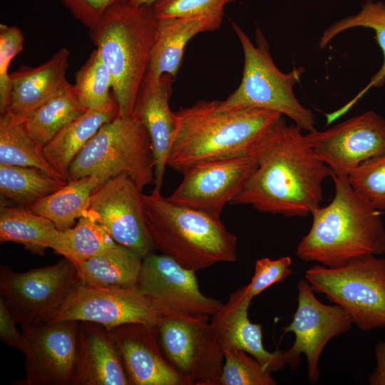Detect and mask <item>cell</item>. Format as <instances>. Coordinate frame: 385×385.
<instances>
[{
    "label": "cell",
    "mask_w": 385,
    "mask_h": 385,
    "mask_svg": "<svg viewBox=\"0 0 385 385\" xmlns=\"http://www.w3.org/2000/svg\"><path fill=\"white\" fill-rule=\"evenodd\" d=\"M297 125L282 116L255 148L258 166L231 205L261 212L306 217L320 207L330 168L319 160Z\"/></svg>",
    "instance_id": "cell-1"
},
{
    "label": "cell",
    "mask_w": 385,
    "mask_h": 385,
    "mask_svg": "<svg viewBox=\"0 0 385 385\" xmlns=\"http://www.w3.org/2000/svg\"><path fill=\"white\" fill-rule=\"evenodd\" d=\"M175 130L167 165L180 173L210 161L253 155L282 114L257 108H226L200 101L174 112Z\"/></svg>",
    "instance_id": "cell-2"
},
{
    "label": "cell",
    "mask_w": 385,
    "mask_h": 385,
    "mask_svg": "<svg viewBox=\"0 0 385 385\" xmlns=\"http://www.w3.org/2000/svg\"><path fill=\"white\" fill-rule=\"evenodd\" d=\"M331 177L334 196L327 205L311 213L312 226L298 244L297 256L337 267L366 255L384 254L385 227L380 211L356 193L347 177L332 173Z\"/></svg>",
    "instance_id": "cell-3"
},
{
    "label": "cell",
    "mask_w": 385,
    "mask_h": 385,
    "mask_svg": "<svg viewBox=\"0 0 385 385\" xmlns=\"http://www.w3.org/2000/svg\"><path fill=\"white\" fill-rule=\"evenodd\" d=\"M158 26L153 6L127 2L111 6L89 29L90 36L113 80L118 115H132L149 66Z\"/></svg>",
    "instance_id": "cell-4"
},
{
    "label": "cell",
    "mask_w": 385,
    "mask_h": 385,
    "mask_svg": "<svg viewBox=\"0 0 385 385\" xmlns=\"http://www.w3.org/2000/svg\"><path fill=\"white\" fill-rule=\"evenodd\" d=\"M145 218L157 249L197 271L237 260V238L220 217L178 205L153 190L143 195Z\"/></svg>",
    "instance_id": "cell-5"
},
{
    "label": "cell",
    "mask_w": 385,
    "mask_h": 385,
    "mask_svg": "<svg viewBox=\"0 0 385 385\" xmlns=\"http://www.w3.org/2000/svg\"><path fill=\"white\" fill-rule=\"evenodd\" d=\"M120 175L130 178L142 190L155 182L151 140L133 114L118 115L99 129L71 163L67 181L94 175L99 188Z\"/></svg>",
    "instance_id": "cell-6"
},
{
    "label": "cell",
    "mask_w": 385,
    "mask_h": 385,
    "mask_svg": "<svg viewBox=\"0 0 385 385\" xmlns=\"http://www.w3.org/2000/svg\"><path fill=\"white\" fill-rule=\"evenodd\" d=\"M244 53L241 82L225 101L226 108L252 107L284 115L295 125L308 132L316 130L315 116L296 98L293 88L304 73L302 67H294L285 73L274 64L269 44L262 32L257 29L255 45L241 27L232 23Z\"/></svg>",
    "instance_id": "cell-7"
},
{
    "label": "cell",
    "mask_w": 385,
    "mask_h": 385,
    "mask_svg": "<svg viewBox=\"0 0 385 385\" xmlns=\"http://www.w3.org/2000/svg\"><path fill=\"white\" fill-rule=\"evenodd\" d=\"M305 279L342 307L361 331L385 327V259L366 255L337 267L315 265Z\"/></svg>",
    "instance_id": "cell-8"
},
{
    "label": "cell",
    "mask_w": 385,
    "mask_h": 385,
    "mask_svg": "<svg viewBox=\"0 0 385 385\" xmlns=\"http://www.w3.org/2000/svg\"><path fill=\"white\" fill-rule=\"evenodd\" d=\"M77 267L63 257L56 264L16 272L0 267V299L22 327L49 322L80 283Z\"/></svg>",
    "instance_id": "cell-9"
},
{
    "label": "cell",
    "mask_w": 385,
    "mask_h": 385,
    "mask_svg": "<svg viewBox=\"0 0 385 385\" xmlns=\"http://www.w3.org/2000/svg\"><path fill=\"white\" fill-rule=\"evenodd\" d=\"M188 316L170 310L143 295L136 287L100 288L81 282L73 289L49 322L87 321L108 329L128 323L158 327L166 319Z\"/></svg>",
    "instance_id": "cell-10"
},
{
    "label": "cell",
    "mask_w": 385,
    "mask_h": 385,
    "mask_svg": "<svg viewBox=\"0 0 385 385\" xmlns=\"http://www.w3.org/2000/svg\"><path fill=\"white\" fill-rule=\"evenodd\" d=\"M158 327L163 351L186 385H220L224 351L209 316L168 318Z\"/></svg>",
    "instance_id": "cell-11"
},
{
    "label": "cell",
    "mask_w": 385,
    "mask_h": 385,
    "mask_svg": "<svg viewBox=\"0 0 385 385\" xmlns=\"http://www.w3.org/2000/svg\"><path fill=\"white\" fill-rule=\"evenodd\" d=\"M297 291V309L290 324L284 328V332L293 333L295 339L284 351V356L287 364L294 370L299 364L301 354H304L308 379L314 384L319 379V362L324 347L332 338L348 332L354 323L340 306L319 301L305 279L299 281Z\"/></svg>",
    "instance_id": "cell-12"
},
{
    "label": "cell",
    "mask_w": 385,
    "mask_h": 385,
    "mask_svg": "<svg viewBox=\"0 0 385 385\" xmlns=\"http://www.w3.org/2000/svg\"><path fill=\"white\" fill-rule=\"evenodd\" d=\"M79 321L22 327L24 379L17 385H76Z\"/></svg>",
    "instance_id": "cell-13"
},
{
    "label": "cell",
    "mask_w": 385,
    "mask_h": 385,
    "mask_svg": "<svg viewBox=\"0 0 385 385\" xmlns=\"http://www.w3.org/2000/svg\"><path fill=\"white\" fill-rule=\"evenodd\" d=\"M305 138L332 173L348 177L364 161L385 153V120L368 111Z\"/></svg>",
    "instance_id": "cell-14"
},
{
    "label": "cell",
    "mask_w": 385,
    "mask_h": 385,
    "mask_svg": "<svg viewBox=\"0 0 385 385\" xmlns=\"http://www.w3.org/2000/svg\"><path fill=\"white\" fill-rule=\"evenodd\" d=\"M257 166L255 155L195 165L183 173L181 183L167 198L220 217L224 206L238 195Z\"/></svg>",
    "instance_id": "cell-15"
},
{
    "label": "cell",
    "mask_w": 385,
    "mask_h": 385,
    "mask_svg": "<svg viewBox=\"0 0 385 385\" xmlns=\"http://www.w3.org/2000/svg\"><path fill=\"white\" fill-rule=\"evenodd\" d=\"M143 195L135 183L124 175L108 180L96 189L89 209L113 239L143 259L156 248L148 229Z\"/></svg>",
    "instance_id": "cell-16"
},
{
    "label": "cell",
    "mask_w": 385,
    "mask_h": 385,
    "mask_svg": "<svg viewBox=\"0 0 385 385\" xmlns=\"http://www.w3.org/2000/svg\"><path fill=\"white\" fill-rule=\"evenodd\" d=\"M135 287L160 306L185 315L213 316L223 305L201 292L195 271L163 253L143 259Z\"/></svg>",
    "instance_id": "cell-17"
},
{
    "label": "cell",
    "mask_w": 385,
    "mask_h": 385,
    "mask_svg": "<svg viewBox=\"0 0 385 385\" xmlns=\"http://www.w3.org/2000/svg\"><path fill=\"white\" fill-rule=\"evenodd\" d=\"M133 385H186L166 356L158 327L128 323L109 329Z\"/></svg>",
    "instance_id": "cell-18"
},
{
    "label": "cell",
    "mask_w": 385,
    "mask_h": 385,
    "mask_svg": "<svg viewBox=\"0 0 385 385\" xmlns=\"http://www.w3.org/2000/svg\"><path fill=\"white\" fill-rule=\"evenodd\" d=\"M251 300L245 286L232 292L227 302L212 316L210 324L223 351H245L271 372L279 371L287 365L284 351L270 352L265 349L262 325L251 322L248 317Z\"/></svg>",
    "instance_id": "cell-19"
},
{
    "label": "cell",
    "mask_w": 385,
    "mask_h": 385,
    "mask_svg": "<svg viewBox=\"0 0 385 385\" xmlns=\"http://www.w3.org/2000/svg\"><path fill=\"white\" fill-rule=\"evenodd\" d=\"M110 330L92 322L79 321L76 385H130Z\"/></svg>",
    "instance_id": "cell-20"
},
{
    "label": "cell",
    "mask_w": 385,
    "mask_h": 385,
    "mask_svg": "<svg viewBox=\"0 0 385 385\" xmlns=\"http://www.w3.org/2000/svg\"><path fill=\"white\" fill-rule=\"evenodd\" d=\"M175 79L164 74L151 85H142L133 114L142 123L151 140L155 158L154 191L160 192L175 130V118L169 101Z\"/></svg>",
    "instance_id": "cell-21"
},
{
    "label": "cell",
    "mask_w": 385,
    "mask_h": 385,
    "mask_svg": "<svg viewBox=\"0 0 385 385\" xmlns=\"http://www.w3.org/2000/svg\"><path fill=\"white\" fill-rule=\"evenodd\" d=\"M69 55L68 50L62 48L36 67L21 66L11 73L6 112L26 120L41 105L66 88L70 84L66 79Z\"/></svg>",
    "instance_id": "cell-22"
},
{
    "label": "cell",
    "mask_w": 385,
    "mask_h": 385,
    "mask_svg": "<svg viewBox=\"0 0 385 385\" xmlns=\"http://www.w3.org/2000/svg\"><path fill=\"white\" fill-rule=\"evenodd\" d=\"M222 19L217 16L158 19L157 36L143 85L155 83L164 74L175 79L188 41L200 33L218 29Z\"/></svg>",
    "instance_id": "cell-23"
},
{
    "label": "cell",
    "mask_w": 385,
    "mask_h": 385,
    "mask_svg": "<svg viewBox=\"0 0 385 385\" xmlns=\"http://www.w3.org/2000/svg\"><path fill=\"white\" fill-rule=\"evenodd\" d=\"M119 114L118 104L102 109H88L64 126L43 148V155L62 179L67 180L71 163L99 129Z\"/></svg>",
    "instance_id": "cell-24"
},
{
    "label": "cell",
    "mask_w": 385,
    "mask_h": 385,
    "mask_svg": "<svg viewBox=\"0 0 385 385\" xmlns=\"http://www.w3.org/2000/svg\"><path fill=\"white\" fill-rule=\"evenodd\" d=\"M143 257L116 243L77 266L83 284L100 288H132L137 284Z\"/></svg>",
    "instance_id": "cell-25"
},
{
    "label": "cell",
    "mask_w": 385,
    "mask_h": 385,
    "mask_svg": "<svg viewBox=\"0 0 385 385\" xmlns=\"http://www.w3.org/2000/svg\"><path fill=\"white\" fill-rule=\"evenodd\" d=\"M94 175L67 181L66 185L26 209L51 220L60 231L73 227L88 210L91 196L98 188Z\"/></svg>",
    "instance_id": "cell-26"
},
{
    "label": "cell",
    "mask_w": 385,
    "mask_h": 385,
    "mask_svg": "<svg viewBox=\"0 0 385 385\" xmlns=\"http://www.w3.org/2000/svg\"><path fill=\"white\" fill-rule=\"evenodd\" d=\"M58 230L48 219L21 207L1 205L0 242L21 244L31 252L43 255L51 248Z\"/></svg>",
    "instance_id": "cell-27"
},
{
    "label": "cell",
    "mask_w": 385,
    "mask_h": 385,
    "mask_svg": "<svg viewBox=\"0 0 385 385\" xmlns=\"http://www.w3.org/2000/svg\"><path fill=\"white\" fill-rule=\"evenodd\" d=\"M116 243L99 222L96 213L88 209L73 227L58 231L51 248L77 267Z\"/></svg>",
    "instance_id": "cell-28"
},
{
    "label": "cell",
    "mask_w": 385,
    "mask_h": 385,
    "mask_svg": "<svg viewBox=\"0 0 385 385\" xmlns=\"http://www.w3.org/2000/svg\"><path fill=\"white\" fill-rule=\"evenodd\" d=\"M0 164L35 168L62 179L46 159L26 120L8 112L0 116Z\"/></svg>",
    "instance_id": "cell-29"
},
{
    "label": "cell",
    "mask_w": 385,
    "mask_h": 385,
    "mask_svg": "<svg viewBox=\"0 0 385 385\" xmlns=\"http://www.w3.org/2000/svg\"><path fill=\"white\" fill-rule=\"evenodd\" d=\"M356 27L374 30V38L382 51L384 61L380 69L371 78L369 84L346 105L333 112L335 118L346 113L369 88H379L385 83V4L383 1L374 2L372 0H366L358 14L349 16L329 26L322 32L319 40V47L325 48L336 36Z\"/></svg>",
    "instance_id": "cell-30"
},
{
    "label": "cell",
    "mask_w": 385,
    "mask_h": 385,
    "mask_svg": "<svg viewBox=\"0 0 385 385\" xmlns=\"http://www.w3.org/2000/svg\"><path fill=\"white\" fill-rule=\"evenodd\" d=\"M87 110L80 101L74 86L70 83L36 108L26 120V125L43 148L64 126Z\"/></svg>",
    "instance_id": "cell-31"
},
{
    "label": "cell",
    "mask_w": 385,
    "mask_h": 385,
    "mask_svg": "<svg viewBox=\"0 0 385 385\" xmlns=\"http://www.w3.org/2000/svg\"><path fill=\"white\" fill-rule=\"evenodd\" d=\"M66 183L35 168L0 164L1 195L21 207L27 208Z\"/></svg>",
    "instance_id": "cell-32"
},
{
    "label": "cell",
    "mask_w": 385,
    "mask_h": 385,
    "mask_svg": "<svg viewBox=\"0 0 385 385\" xmlns=\"http://www.w3.org/2000/svg\"><path fill=\"white\" fill-rule=\"evenodd\" d=\"M73 86L80 101L87 109L102 110L117 103L110 93L113 87L111 72L96 48L76 72Z\"/></svg>",
    "instance_id": "cell-33"
},
{
    "label": "cell",
    "mask_w": 385,
    "mask_h": 385,
    "mask_svg": "<svg viewBox=\"0 0 385 385\" xmlns=\"http://www.w3.org/2000/svg\"><path fill=\"white\" fill-rule=\"evenodd\" d=\"M271 371L255 357L240 349L224 351L221 385H275Z\"/></svg>",
    "instance_id": "cell-34"
},
{
    "label": "cell",
    "mask_w": 385,
    "mask_h": 385,
    "mask_svg": "<svg viewBox=\"0 0 385 385\" xmlns=\"http://www.w3.org/2000/svg\"><path fill=\"white\" fill-rule=\"evenodd\" d=\"M347 178L364 201L378 211L385 210V153L361 163Z\"/></svg>",
    "instance_id": "cell-35"
},
{
    "label": "cell",
    "mask_w": 385,
    "mask_h": 385,
    "mask_svg": "<svg viewBox=\"0 0 385 385\" xmlns=\"http://www.w3.org/2000/svg\"><path fill=\"white\" fill-rule=\"evenodd\" d=\"M235 0H157L153 5L158 19L224 16L226 5Z\"/></svg>",
    "instance_id": "cell-36"
},
{
    "label": "cell",
    "mask_w": 385,
    "mask_h": 385,
    "mask_svg": "<svg viewBox=\"0 0 385 385\" xmlns=\"http://www.w3.org/2000/svg\"><path fill=\"white\" fill-rule=\"evenodd\" d=\"M24 36L17 26L0 24V113L6 112L11 94L9 68L11 60L21 51Z\"/></svg>",
    "instance_id": "cell-37"
},
{
    "label": "cell",
    "mask_w": 385,
    "mask_h": 385,
    "mask_svg": "<svg viewBox=\"0 0 385 385\" xmlns=\"http://www.w3.org/2000/svg\"><path fill=\"white\" fill-rule=\"evenodd\" d=\"M292 259L289 256L277 260L263 257L256 261L251 282L245 286L248 297L252 299L268 287L287 279L292 273Z\"/></svg>",
    "instance_id": "cell-38"
},
{
    "label": "cell",
    "mask_w": 385,
    "mask_h": 385,
    "mask_svg": "<svg viewBox=\"0 0 385 385\" xmlns=\"http://www.w3.org/2000/svg\"><path fill=\"white\" fill-rule=\"evenodd\" d=\"M71 15L86 27L91 29L113 5L128 0H59Z\"/></svg>",
    "instance_id": "cell-39"
},
{
    "label": "cell",
    "mask_w": 385,
    "mask_h": 385,
    "mask_svg": "<svg viewBox=\"0 0 385 385\" xmlns=\"http://www.w3.org/2000/svg\"><path fill=\"white\" fill-rule=\"evenodd\" d=\"M16 324L5 303L0 299V339L6 345L21 351L23 334L18 331Z\"/></svg>",
    "instance_id": "cell-40"
},
{
    "label": "cell",
    "mask_w": 385,
    "mask_h": 385,
    "mask_svg": "<svg viewBox=\"0 0 385 385\" xmlns=\"http://www.w3.org/2000/svg\"><path fill=\"white\" fill-rule=\"evenodd\" d=\"M376 366L368 377L371 385H385V340L379 341L374 348Z\"/></svg>",
    "instance_id": "cell-41"
},
{
    "label": "cell",
    "mask_w": 385,
    "mask_h": 385,
    "mask_svg": "<svg viewBox=\"0 0 385 385\" xmlns=\"http://www.w3.org/2000/svg\"><path fill=\"white\" fill-rule=\"evenodd\" d=\"M157 0H128V1L135 6H153Z\"/></svg>",
    "instance_id": "cell-42"
}]
</instances>
